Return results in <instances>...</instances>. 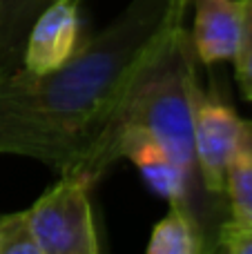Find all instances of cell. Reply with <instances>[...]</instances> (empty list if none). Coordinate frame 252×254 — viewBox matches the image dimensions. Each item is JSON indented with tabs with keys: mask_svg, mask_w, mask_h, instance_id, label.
I'll return each instance as SVG.
<instances>
[{
	"mask_svg": "<svg viewBox=\"0 0 252 254\" xmlns=\"http://www.w3.org/2000/svg\"><path fill=\"white\" fill-rule=\"evenodd\" d=\"M94 183L80 172L58 174V181L27 207L29 228L40 254H98Z\"/></svg>",
	"mask_w": 252,
	"mask_h": 254,
	"instance_id": "3957f363",
	"label": "cell"
},
{
	"mask_svg": "<svg viewBox=\"0 0 252 254\" xmlns=\"http://www.w3.org/2000/svg\"><path fill=\"white\" fill-rule=\"evenodd\" d=\"M241 9V25H244V47H252V0H237Z\"/></svg>",
	"mask_w": 252,
	"mask_h": 254,
	"instance_id": "4fadbf2b",
	"label": "cell"
},
{
	"mask_svg": "<svg viewBox=\"0 0 252 254\" xmlns=\"http://www.w3.org/2000/svg\"><path fill=\"white\" fill-rule=\"evenodd\" d=\"M217 250L228 254H252V221H223L217 237Z\"/></svg>",
	"mask_w": 252,
	"mask_h": 254,
	"instance_id": "8fae6325",
	"label": "cell"
},
{
	"mask_svg": "<svg viewBox=\"0 0 252 254\" xmlns=\"http://www.w3.org/2000/svg\"><path fill=\"white\" fill-rule=\"evenodd\" d=\"M0 254H40L27 210L0 214Z\"/></svg>",
	"mask_w": 252,
	"mask_h": 254,
	"instance_id": "30bf717a",
	"label": "cell"
},
{
	"mask_svg": "<svg viewBox=\"0 0 252 254\" xmlns=\"http://www.w3.org/2000/svg\"><path fill=\"white\" fill-rule=\"evenodd\" d=\"M226 201L230 219L252 221V121H244L241 138L226 172Z\"/></svg>",
	"mask_w": 252,
	"mask_h": 254,
	"instance_id": "ba28073f",
	"label": "cell"
},
{
	"mask_svg": "<svg viewBox=\"0 0 252 254\" xmlns=\"http://www.w3.org/2000/svg\"><path fill=\"white\" fill-rule=\"evenodd\" d=\"M80 29V0H54L27 29L20 67L31 74H47L58 69L83 45Z\"/></svg>",
	"mask_w": 252,
	"mask_h": 254,
	"instance_id": "5b68a950",
	"label": "cell"
},
{
	"mask_svg": "<svg viewBox=\"0 0 252 254\" xmlns=\"http://www.w3.org/2000/svg\"><path fill=\"white\" fill-rule=\"evenodd\" d=\"M147 254H203L208 252L203 237L190 214L179 207H170L168 214L154 225L150 241L145 246Z\"/></svg>",
	"mask_w": 252,
	"mask_h": 254,
	"instance_id": "9c48e42d",
	"label": "cell"
},
{
	"mask_svg": "<svg viewBox=\"0 0 252 254\" xmlns=\"http://www.w3.org/2000/svg\"><path fill=\"white\" fill-rule=\"evenodd\" d=\"M172 2H177V4H179V7L188 9V0H172Z\"/></svg>",
	"mask_w": 252,
	"mask_h": 254,
	"instance_id": "5bb4252c",
	"label": "cell"
},
{
	"mask_svg": "<svg viewBox=\"0 0 252 254\" xmlns=\"http://www.w3.org/2000/svg\"><path fill=\"white\" fill-rule=\"evenodd\" d=\"M186 11L172 0H132L58 69H0V154L34 158L56 174L80 172L136 65Z\"/></svg>",
	"mask_w": 252,
	"mask_h": 254,
	"instance_id": "6da1fadb",
	"label": "cell"
},
{
	"mask_svg": "<svg viewBox=\"0 0 252 254\" xmlns=\"http://www.w3.org/2000/svg\"><path fill=\"white\" fill-rule=\"evenodd\" d=\"M52 2L54 0H0V69L20 65L27 29Z\"/></svg>",
	"mask_w": 252,
	"mask_h": 254,
	"instance_id": "52a82bcc",
	"label": "cell"
},
{
	"mask_svg": "<svg viewBox=\"0 0 252 254\" xmlns=\"http://www.w3.org/2000/svg\"><path fill=\"white\" fill-rule=\"evenodd\" d=\"M194 116V161L205 190L226 196V172L241 138L244 121L217 92H203L201 85L192 94Z\"/></svg>",
	"mask_w": 252,
	"mask_h": 254,
	"instance_id": "277c9868",
	"label": "cell"
},
{
	"mask_svg": "<svg viewBox=\"0 0 252 254\" xmlns=\"http://www.w3.org/2000/svg\"><path fill=\"white\" fill-rule=\"evenodd\" d=\"M196 67L199 58L192 47L190 31L183 27V18L172 20L156 36L152 47L129 76L127 87L101 138L80 167V174L96 183L114 165L112 149L119 136L123 131L136 129L154 138L181 170L201 181L194 161L192 127V94L199 85Z\"/></svg>",
	"mask_w": 252,
	"mask_h": 254,
	"instance_id": "7a4b0ae2",
	"label": "cell"
},
{
	"mask_svg": "<svg viewBox=\"0 0 252 254\" xmlns=\"http://www.w3.org/2000/svg\"><path fill=\"white\" fill-rule=\"evenodd\" d=\"M235 71L241 92L252 103V47H246L239 52V56L235 61Z\"/></svg>",
	"mask_w": 252,
	"mask_h": 254,
	"instance_id": "7c38bea8",
	"label": "cell"
},
{
	"mask_svg": "<svg viewBox=\"0 0 252 254\" xmlns=\"http://www.w3.org/2000/svg\"><path fill=\"white\" fill-rule=\"evenodd\" d=\"M194 7L190 40L199 63H235L244 47V25L237 0H188Z\"/></svg>",
	"mask_w": 252,
	"mask_h": 254,
	"instance_id": "8992f818",
	"label": "cell"
}]
</instances>
